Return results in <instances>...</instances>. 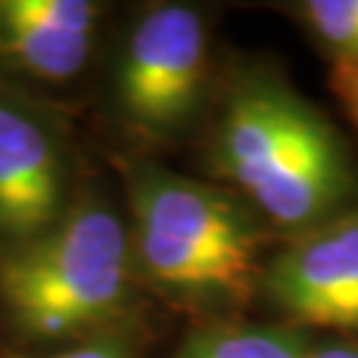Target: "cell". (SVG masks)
I'll return each mask as SVG.
<instances>
[{
  "mask_svg": "<svg viewBox=\"0 0 358 358\" xmlns=\"http://www.w3.org/2000/svg\"><path fill=\"white\" fill-rule=\"evenodd\" d=\"M306 358H358V340L332 337L324 343H313Z\"/></svg>",
  "mask_w": 358,
  "mask_h": 358,
  "instance_id": "obj_12",
  "label": "cell"
},
{
  "mask_svg": "<svg viewBox=\"0 0 358 358\" xmlns=\"http://www.w3.org/2000/svg\"><path fill=\"white\" fill-rule=\"evenodd\" d=\"M260 292L287 327L358 340V202L287 239L266 260Z\"/></svg>",
  "mask_w": 358,
  "mask_h": 358,
  "instance_id": "obj_5",
  "label": "cell"
},
{
  "mask_svg": "<svg viewBox=\"0 0 358 358\" xmlns=\"http://www.w3.org/2000/svg\"><path fill=\"white\" fill-rule=\"evenodd\" d=\"M66 173L62 146L27 106L0 99V236L22 244L64 215Z\"/></svg>",
  "mask_w": 358,
  "mask_h": 358,
  "instance_id": "obj_6",
  "label": "cell"
},
{
  "mask_svg": "<svg viewBox=\"0 0 358 358\" xmlns=\"http://www.w3.org/2000/svg\"><path fill=\"white\" fill-rule=\"evenodd\" d=\"M207 80L210 43L202 13L183 3H162L143 13L125 38L115 99L133 133L165 141L199 112Z\"/></svg>",
  "mask_w": 358,
  "mask_h": 358,
  "instance_id": "obj_4",
  "label": "cell"
},
{
  "mask_svg": "<svg viewBox=\"0 0 358 358\" xmlns=\"http://www.w3.org/2000/svg\"><path fill=\"white\" fill-rule=\"evenodd\" d=\"M210 165L287 239L358 202V165L345 136L282 75L255 72L231 90Z\"/></svg>",
  "mask_w": 358,
  "mask_h": 358,
  "instance_id": "obj_1",
  "label": "cell"
},
{
  "mask_svg": "<svg viewBox=\"0 0 358 358\" xmlns=\"http://www.w3.org/2000/svg\"><path fill=\"white\" fill-rule=\"evenodd\" d=\"M310 337L287 324H213L192 332L176 358H306Z\"/></svg>",
  "mask_w": 358,
  "mask_h": 358,
  "instance_id": "obj_8",
  "label": "cell"
},
{
  "mask_svg": "<svg viewBox=\"0 0 358 358\" xmlns=\"http://www.w3.org/2000/svg\"><path fill=\"white\" fill-rule=\"evenodd\" d=\"M130 255L122 217L88 199L0 255V303L27 340L99 337L125 310Z\"/></svg>",
  "mask_w": 358,
  "mask_h": 358,
  "instance_id": "obj_3",
  "label": "cell"
},
{
  "mask_svg": "<svg viewBox=\"0 0 358 358\" xmlns=\"http://www.w3.org/2000/svg\"><path fill=\"white\" fill-rule=\"evenodd\" d=\"M88 0H0V56L45 83H66L85 66L99 29Z\"/></svg>",
  "mask_w": 358,
  "mask_h": 358,
  "instance_id": "obj_7",
  "label": "cell"
},
{
  "mask_svg": "<svg viewBox=\"0 0 358 358\" xmlns=\"http://www.w3.org/2000/svg\"><path fill=\"white\" fill-rule=\"evenodd\" d=\"M329 88L343 103L345 115L358 128V64H332L329 69Z\"/></svg>",
  "mask_w": 358,
  "mask_h": 358,
  "instance_id": "obj_11",
  "label": "cell"
},
{
  "mask_svg": "<svg viewBox=\"0 0 358 358\" xmlns=\"http://www.w3.org/2000/svg\"><path fill=\"white\" fill-rule=\"evenodd\" d=\"M294 13L332 64H358V0H306Z\"/></svg>",
  "mask_w": 358,
  "mask_h": 358,
  "instance_id": "obj_9",
  "label": "cell"
},
{
  "mask_svg": "<svg viewBox=\"0 0 358 358\" xmlns=\"http://www.w3.org/2000/svg\"><path fill=\"white\" fill-rule=\"evenodd\" d=\"M11 358H133L130 348L117 340L112 334H99L83 343H75L62 353H51V356H11Z\"/></svg>",
  "mask_w": 358,
  "mask_h": 358,
  "instance_id": "obj_10",
  "label": "cell"
},
{
  "mask_svg": "<svg viewBox=\"0 0 358 358\" xmlns=\"http://www.w3.org/2000/svg\"><path fill=\"white\" fill-rule=\"evenodd\" d=\"M128 194L133 257L157 292L194 313L252 303L266 268V231L252 207L165 167L136 170Z\"/></svg>",
  "mask_w": 358,
  "mask_h": 358,
  "instance_id": "obj_2",
  "label": "cell"
}]
</instances>
